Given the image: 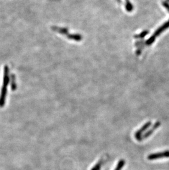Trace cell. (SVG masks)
Masks as SVG:
<instances>
[{"label": "cell", "instance_id": "1", "mask_svg": "<svg viewBox=\"0 0 169 170\" xmlns=\"http://www.w3.org/2000/svg\"><path fill=\"white\" fill-rule=\"evenodd\" d=\"M169 28V21L166 22L164 25H163L162 26H161L159 29H157V31L155 32V33L153 34V35L152 37L150 38L147 41V45H151L152 43L154 42L155 40V38L158 36H159L160 34L163 32L167 28Z\"/></svg>", "mask_w": 169, "mask_h": 170}, {"label": "cell", "instance_id": "2", "mask_svg": "<svg viewBox=\"0 0 169 170\" xmlns=\"http://www.w3.org/2000/svg\"><path fill=\"white\" fill-rule=\"evenodd\" d=\"M169 158V150H165L164 152L153 153L148 156V160H154L161 158Z\"/></svg>", "mask_w": 169, "mask_h": 170}, {"label": "cell", "instance_id": "3", "mask_svg": "<svg viewBox=\"0 0 169 170\" xmlns=\"http://www.w3.org/2000/svg\"><path fill=\"white\" fill-rule=\"evenodd\" d=\"M151 125V121L148 122L147 123H145V125L142 126L139 130L136 131V133L135 134V137L136 139L138 140L139 141H141V138L142 137V134L143 133L146 131L148 128Z\"/></svg>", "mask_w": 169, "mask_h": 170}, {"label": "cell", "instance_id": "4", "mask_svg": "<svg viewBox=\"0 0 169 170\" xmlns=\"http://www.w3.org/2000/svg\"><path fill=\"white\" fill-rule=\"evenodd\" d=\"M160 126H161V122H160L158 121L156 123H155V124L153 125V126L152 127L151 129H149V131H147L142 136L141 138V141H142L143 140L146 139V138H147L149 137H150L151 135L153 133L154 131H155L157 128L159 127Z\"/></svg>", "mask_w": 169, "mask_h": 170}, {"label": "cell", "instance_id": "5", "mask_svg": "<svg viewBox=\"0 0 169 170\" xmlns=\"http://www.w3.org/2000/svg\"><path fill=\"white\" fill-rule=\"evenodd\" d=\"M10 80V75L9 73L8 67L6 65L4 67L3 72V85L8 86Z\"/></svg>", "mask_w": 169, "mask_h": 170}, {"label": "cell", "instance_id": "6", "mask_svg": "<svg viewBox=\"0 0 169 170\" xmlns=\"http://www.w3.org/2000/svg\"><path fill=\"white\" fill-rule=\"evenodd\" d=\"M7 91V86L3 85L1 89V93L0 95V106H3V104L5 101L6 94Z\"/></svg>", "mask_w": 169, "mask_h": 170}, {"label": "cell", "instance_id": "7", "mask_svg": "<svg viewBox=\"0 0 169 170\" xmlns=\"http://www.w3.org/2000/svg\"><path fill=\"white\" fill-rule=\"evenodd\" d=\"M9 82L11 83V88L13 90H14L17 88V84L15 82V76L14 74H12L10 76V80Z\"/></svg>", "mask_w": 169, "mask_h": 170}, {"label": "cell", "instance_id": "8", "mask_svg": "<svg viewBox=\"0 0 169 170\" xmlns=\"http://www.w3.org/2000/svg\"><path fill=\"white\" fill-rule=\"evenodd\" d=\"M125 164V161L124 160H121L120 161L118 162V165L116 167V168L115 170H121L122 169V168L123 167L124 165Z\"/></svg>", "mask_w": 169, "mask_h": 170}, {"label": "cell", "instance_id": "9", "mask_svg": "<svg viewBox=\"0 0 169 170\" xmlns=\"http://www.w3.org/2000/svg\"><path fill=\"white\" fill-rule=\"evenodd\" d=\"M102 164V161L100 160L91 169V170H100V167H101Z\"/></svg>", "mask_w": 169, "mask_h": 170}, {"label": "cell", "instance_id": "10", "mask_svg": "<svg viewBox=\"0 0 169 170\" xmlns=\"http://www.w3.org/2000/svg\"><path fill=\"white\" fill-rule=\"evenodd\" d=\"M163 6L165 7L169 12V4L168 3V2H167V1L164 2H163Z\"/></svg>", "mask_w": 169, "mask_h": 170}, {"label": "cell", "instance_id": "11", "mask_svg": "<svg viewBox=\"0 0 169 170\" xmlns=\"http://www.w3.org/2000/svg\"><path fill=\"white\" fill-rule=\"evenodd\" d=\"M166 1H167V2H169V0H166Z\"/></svg>", "mask_w": 169, "mask_h": 170}]
</instances>
